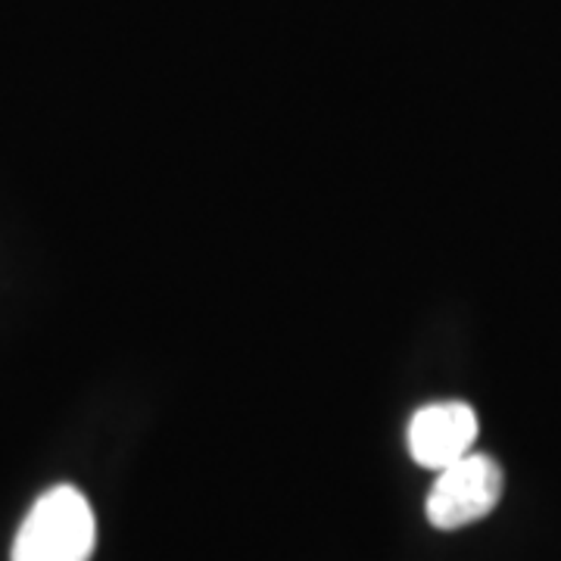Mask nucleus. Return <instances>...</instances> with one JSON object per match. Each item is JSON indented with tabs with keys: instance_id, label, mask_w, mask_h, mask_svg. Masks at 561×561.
Listing matches in <instances>:
<instances>
[{
	"instance_id": "f257e3e1",
	"label": "nucleus",
	"mask_w": 561,
	"mask_h": 561,
	"mask_svg": "<svg viewBox=\"0 0 561 561\" xmlns=\"http://www.w3.org/2000/svg\"><path fill=\"white\" fill-rule=\"evenodd\" d=\"M98 522L88 496L72 483L50 486L28 508L10 561H91Z\"/></svg>"
},
{
	"instance_id": "f03ea898",
	"label": "nucleus",
	"mask_w": 561,
	"mask_h": 561,
	"mask_svg": "<svg viewBox=\"0 0 561 561\" xmlns=\"http://www.w3.org/2000/svg\"><path fill=\"white\" fill-rule=\"evenodd\" d=\"M500 461L468 453L446 465L427 493V522L437 530H459L486 518L502 500Z\"/></svg>"
},
{
	"instance_id": "7ed1b4c3",
	"label": "nucleus",
	"mask_w": 561,
	"mask_h": 561,
	"mask_svg": "<svg viewBox=\"0 0 561 561\" xmlns=\"http://www.w3.org/2000/svg\"><path fill=\"white\" fill-rule=\"evenodd\" d=\"M478 427V412L468 402H431L409 421V453L421 468L443 471L471 453Z\"/></svg>"
}]
</instances>
